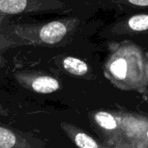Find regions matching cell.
Instances as JSON below:
<instances>
[{
    "label": "cell",
    "mask_w": 148,
    "mask_h": 148,
    "mask_svg": "<svg viewBox=\"0 0 148 148\" xmlns=\"http://www.w3.org/2000/svg\"><path fill=\"white\" fill-rule=\"evenodd\" d=\"M66 27L60 22H52L43 26L40 31L42 41L47 43H56L62 39L66 34Z\"/></svg>",
    "instance_id": "1"
},
{
    "label": "cell",
    "mask_w": 148,
    "mask_h": 148,
    "mask_svg": "<svg viewBox=\"0 0 148 148\" xmlns=\"http://www.w3.org/2000/svg\"><path fill=\"white\" fill-rule=\"evenodd\" d=\"M33 89L37 93L49 94L59 88L58 82L49 76H42L36 79L32 83Z\"/></svg>",
    "instance_id": "2"
},
{
    "label": "cell",
    "mask_w": 148,
    "mask_h": 148,
    "mask_svg": "<svg viewBox=\"0 0 148 148\" xmlns=\"http://www.w3.org/2000/svg\"><path fill=\"white\" fill-rule=\"evenodd\" d=\"M63 66L68 72L75 75H83L88 71V65L83 61L74 57L65 58Z\"/></svg>",
    "instance_id": "3"
},
{
    "label": "cell",
    "mask_w": 148,
    "mask_h": 148,
    "mask_svg": "<svg viewBox=\"0 0 148 148\" xmlns=\"http://www.w3.org/2000/svg\"><path fill=\"white\" fill-rule=\"evenodd\" d=\"M26 5L27 0H0V10L8 14L19 13Z\"/></svg>",
    "instance_id": "4"
},
{
    "label": "cell",
    "mask_w": 148,
    "mask_h": 148,
    "mask_svg": "<svg viewBox=\"0 0 148 148\" xmlns=\"http://www.w3.org/2000/svg\"><path fill=\"white\" fill-rule=\"evenodd\" d=\"M95 121L101 127L112 130L116 127V121L112 114L107 112H98L95 114Z\"/></svg>",
    "instance_id": "5"
},
{
    "label": "cell",
    "mask_w": 148,
    "mask_h": 148,
    "mask_svg": "<svg viewBox=\"0 0 148 148\" xmlns=\"http://www.w3.org/2000/svg\"><path fill=\"white\" fill-rule=\"evenodd\" d=\"M129 26L134 30H145L148 29L147 15L134 16L129 20Z\"/></svg>",
    "instance_id": "6"
},
{
    "label": "cell",
    "mask_w": 148,
    "mask_h": 148,
    "mask_svg": "<svg viewBox=\"0 0 148 148\" xmlns=\"http://www.w3.org/2000/svg\"><path fill=\"white\" fill-rule=\"evenodd\" d=\"M15 143V135L8 129L0 127V148H11Z\"/></svg>",
    "instance_id": "7"
},
{
    "label": "cell",
    "mask_w": 148,
    "mask_h": 148,
    "mask_svg": "<svg viewBox=\"0 0 148 148\" xmlns=\"http://www.w3.org/2000/svg\"><path fill=\"white\" fill-rule=\"evenodd\" d=\"M127 62L124 59H118L111 64L110 69L112 73L120 79H124L127 75Z\"/></svg>",
    "instance_id": "8"
},
{
    "label": "cell",
    "mask_w": 148,
    "mask_h": 148,
    "mask_svg": "<svg viewBox=\"0 0 148 148\" xmlns=\"http://www.w3.org/2000/svg\"><path fill=\"white\" fill-rule=\"evenodd\" d=\"M75 143L80 148H98L97 143L85 134H78L75 136Z\"/></svg>",
    "instance_id": "9"
},
{
    "label": "cell",
    "mask_w": 148,
    "mask_h": 148,
    "mask_svg": "<svg viewBox=\"0 0 148 148\" xmlns=\"http://www.w3.org/2000/svg\"><path fill=\"white\" fill-rule=\"evenodd\" d=\"M128 1L136 5H140V6H147L148 5V0H128Z\"/></svg>",
    "instance_id": "10"
},
{
    "label": "cell",
    "mask_w": 148,
    "mask_h": 148,
    "mask_svg": "<svg viewBox=\"0 0 148 148\" xmlns=\"http://www.w3.org/2000/svg\"><path fill=\"white\" fill-rule=\"evenodd\" d=\"M147 138H148V132H147Z\"/></svg>",
    "instance_id": "11"
}]
</instances>
